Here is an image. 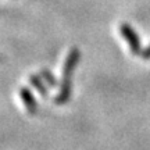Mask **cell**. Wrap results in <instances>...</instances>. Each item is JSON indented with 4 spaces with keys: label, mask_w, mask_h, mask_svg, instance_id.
<instances>
[{
    "label": "cell",
    "mask_w": 150,
    "mask_h": 150,
    "mask_svg": "<svg viewBox=\"0 0 150 150\" xmlns=\"http://www.w3.org/2000/svg\"><path fill=\"white\" fill-rule=\"evenodd\" d=\"M140 57H142V59H145V60H150V45L145 49V50H142V52H140Z\"/></svg>",
    "instance_id": "8992f818"
},
{
    "label": "cell",
    "mask_w": 150,
    "mask_h": 150,
    "mask_svg": "<svg viewBox=\"0 0 150 150\" xmlns=\"http://www.w3.org/2000/svg\"><path fill=\"white\" fill-rule=\"evenodd\" d=\"M118 31H120V35L127 40V43H128V46H129V50L134 54H140V52H142L140 39L134 28L131 27L129 24H127V22H122V24H120Z\"/></svg>",
    "instance_id": "7a4b0ae2"
},
{
    "label": "cell",
    "mask_w": 150,
    "mask_h": 150,
    "mask_svg": "<svg viewBox=\"0 0 150 150\" xmlns=\"http://www.w3.org/2000/svg\"><path fill=\"white\" fill-rule=\"evenodd\" d=\"M39 75L42 76L43 81H45L49 86H56V85H57V81H56V78H54V75L52 74L49 70H42Z\"/></svg>",
    "instance_id": "5b68a950"
},
{
    "label": "cell",
    "mask_w": 150,
    "mask_h": 150,
    "mask_svg": "<svg viewBox=\"0 0 150 150\" xmlns=\"http://www.w3.org/2000/svg\"><path fill=\"white\" fill-rule=\"evenodd\" d=\"M29 82L42 96H47V88L43 83V78L40 75H31L29 76Z\"/></svg>",
    "instance_id": "277c9868"
},
{
    "label": "cell",
    "mask_w": 150,
    "mask_h": 150,
    "mask_svg": "<svg viewBox=\"0 0 150 150\" xmlns=\"http://www.w3.org/2000/svg\"><path fill=\"white\" fill-rule=\"evenodd\" d=\"M20 97H21V102L24 103V106L27 108V111L29 114H35L38 111V103L35 100V96L33 93L28 88H21L20 89Z\"/></svg>",
    "instance_id": "3957f363"
},
{
    "label": "cell",
    "mask_w": 150,
    "mask_h": 150,
    "mask_svg": "<svg viewBox=\"0 0 150 150\" xmlns=\"http://www.w3.org/2000/svg\"><path fill=\"white\" fill-rule=\"evenodd\" d=\"M81 60V52L76 47L70 49L64 60V67H63V76H61V83H60V91L54 96L56 104H64L68 102L71 96V76L74 74V70L76 64Z\"/></svg>",
    "instance_id": "6da1fadb"
}]
</instances>
